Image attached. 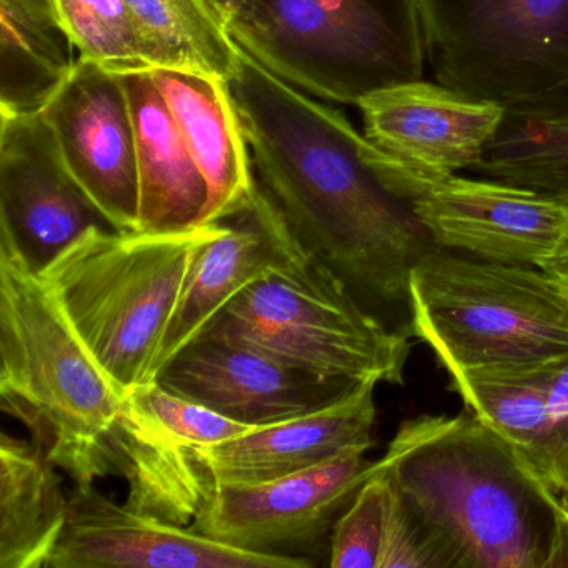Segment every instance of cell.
Instances as JSON below:
<instances>
[{
    "label": "cell",
    "instance_id": "cell-5",
    "mask_svg": "<svg viewBox=\"0 0 568 568\" xmlns=\"http://www.w3.org/2000/svg\"><path fill=\"white\" fill-rule=\"evenodd\" d=\"M410 328L450 375L568 358V294L541 265L432 247L410 275Z\"/></svg>",
    "mask_w": 568,
    "mask_h": 568
},
{
    "label": "cell",
    "instance_id": "cell-9",
    "mask_svg": "<svg viewBox=\"0 0 568 568\" xmlns=\"http://www.w3.org/2000/svg\"><path fill=\"white\" fill-rule=\"evenodd\" d=\"M375 162L438 247L525 265H541L560 248L567 209L558 199L485 178H428L378 148Z\"/></svg>",
    "mask_w": 568,
    "mask_h": 568
},
{
    "label": "cell",
    "instance_id": "cell-15",
    "mask_svg": "<svg viewBox=\"0 0 568 568\" xmlns=\"http://www.w3.org/2000/svg\"><path fill=\"white\" fill-rule=\"evenodd\" d=\"M158 384L224 417L267 427L317 410L351 390L267 352L204 332L159 374Z\"/></svg>",
    "mask_w": 568,
    "mask_h": 568
},
{
    "label": "cell",
    "instance_id": "cell-3",
    "mask_svg": "<svg viewBox=\"0 0 568 568\" xmlns=\"http://www.w3.org/2000/svg\"><path fill=\"white\" fill-rule=\"evenodd\" d=\"M124 398L49 285L0 234V405L74 485L111 475Z\"/></svg>",
    "mask_w": 568,
    "mask_h": 568
},
{
    "label": "cell",
    "instance_id": "cell-28",
    "mask_svg": "<svg viewBox=\"0 0 568 568\" xmlns=\"http://www.w3.org/2000/svg\"><path fill=\"white\" fill-rule=\"evenodd\" d=\"M550 417V481L561 494L568 487V358L557 365L548 381Z\"/></svg>",
    "mask_w": 568,
    "mask_h": 568
},
{
    "label": "cell",
    "instance_id": "cell-6",
    "mask_svg": "<svg viewBox=\"0 0 568 568\" xmlns=\"http://www.w3.org/2000/svg\"><path fill=\"white\" fill-rule=\"evenodd\" d=\"M235 44L298 91L357 105L424 79L418 0H247Z\"/></svg>",
    "mask_w": 568,
    "mask_h": 568
},
{
    "label": "cell",
    "instance_id": "cell-32",
    "mask_svg": "<svg viewBox=\"0 0 568 568\" xmlns=\"http://www.w3.org/2000/svg\"><path fill=\"white\" fill-rule=\"evenodd\" d=\"M560 497H561V504H564V508H565V510H567V514H568V487L565 488L564 491H561Z\"/></svg>",
    "mask_w": 568,
    "mask_h": 568
},
{
    "label": "cell",
    "instance_id": "cell-4",
    "mask_svg": "<svg viewBox=\"0 0 568 568\" xmlns=\"http://www.w3.org/2000/svg\"><path fill=\"white\" fill-rule=\"evenodd\" d=\"M225 225L91 227L39 272L122 398L154 384L152 365L189 274Z\"/></svg>",
    "mask_w": 568,
    "mask_h": 568
},
{
    "label": "cell",
    "instance_id": "cell-13",
    "mask_svg": "<svg viewBox=\"0 0 568 568\" xmlns=\"http://www.w3.org/2000/svg\"><path fill=\"white\" fill-rule=\"evenodd\" d=\"M91 227H109L65 165L41 112L0 114V234L48 267Z\"/></svg>",
    "mask_w": 568,
    "mask_h": 568
},
{
    "label": "cell",
    "instance_id": "cell-20",
    "mask_svg": "<svg viewBox=\"0 0 568 568\" xmlns=\"http://www.w3.org/2000/svg\"><path fill=\"white\" fill-rule=\"evenodd\" d=\"M59 468L38 442L0 435V568H48L69 515Z\"/></svg>",
    "mask_w": 568,
    "mask_h": 568
},
{
    "label": "cell",
    "instance_id": "cell-29",
    "mask_svg": "<svg viewBox=\"0 0 568 568\" xmlns=\"http://www.w3.org/2000/svg\"><path fill=\"white\" fill-rule=\"evenodd\" d=\"M209 4L224 22L229 34H232L242 24L245 12H247V0H209Z\"/></svg>",
    "mask_w": 568,
    "mask_h": 568
},
{
    "label": "cell",
    "instance_id": "cell-7",
    "mask_svg": "<svg viewBox=\"0 0 568 568\" xmlns=\"http://www.w3.org/2000/svg\"><path fill=\"white\" fill-rule=\"evenodd\" d=\"M204 332L348 384L402 385L410 354L407 332L365 311L307 252L291 267L248 285Z\"/></svg>",
    "mask_w": 568,
    "mask_h": 568
},
{
    "label": "cell",
    "instance_id": "cell-16",
    "mask_svg": "<svg viewBox=\"0 0 568 568\" xmlns=\"http://www.w3.org/2000/svg\"><path fill=\"white\" fill-rule=\"evenodd\" d=\"M357 108L375 148L428 178L474 171L505 112L424 79L374 92Z\"/></svg>",
    "mask_w": 568,
    "mask_h": 568
},
{
    "label": "cell",
    "instance_id": "cell-26",
    "mask_svg": "<svg viewBox=\"0 0 568 568\" xmlns=\"http://www.w3.org/2000/svg\"><path fill=\"white\" fill-rule=\"evenodd\" d=\"M385 508L387 477L378 467L335 521L328 550V565L332 568H377L384 538Z\"/></svg>",
    "mask_w": 568,
    "mask_h": 568
},
{
    "label": "cell",
    "instance_id": "cell-21",
    "mask_svg": "<svg viewBox=\"0 0 568 568\" xmlns=\"http://www.w3.org/2000/svg\"><path fill=\"white\" fill-rule=\"evenodd\" d=\"M504 108V119L471 172L568 199V81Z\"/></svg>",
    "mask_w": 568,
    "mask_h": 568
},
{
    "label": "cell",
    "instance_id": "cell-1",
    "mask_svg": "<svg viewBox=\"0 0 568 568\" xmlns=\"http://www.w3.org/2000/svg\"><path fill=\"white\" fill-rule=\"evenodd\" d=\"M229 85L258 184L298 244L365 311L400 331L395 324L410 314L412 271L435 242L412 205L388 187L377 148L344 112L244 51Z\"/></svg>",
    "mask_w": 568,
    "mask_h": 568
},
{
    "label": "cell",
    "instance_id": "cell-30",
    "mask_svg": "<svg viewBox=\"0 0 568 568\" xmlns=\"http://www.w3.org/2000/svg\"><path fill=\"white\" fill-rule=\"evenodd\" d=\"M541 267L550 272L568 294V254L555 255V257L545 261Z\"/></svg>",
    "mask_w": 568,
    "mask_h": 568
},
{
    "label": "cell",
    "instance_id": "cell-23",
    "mask_svg": "<svg viewBox=\"0 0 568 568\" xmlns=\"http://www.w3.org/2000/svg\"><path fill=\"white\" fill-rule=\"evenodd\" d=\"M558 364L450 375L452 388L465 407L500 435L550 487L548 381Z\"/></svg>",
    "mask_w": 568,
    "mask_h": 568
},
{
    "label": "cell",
    "instance_id": "cell-24",
    "mask_svg": "<svg viewBox=\"0 0 568 568\" xmlns=\"http://www.w3.org/2000/svg\"><path fill=\"white\" fill-rule=\"evenodd\" d=\"M145 64L231 81L242 49L209 0H124Z\"/></svg>",
    "mask_w": 568,
    "mask_h": 568
},
{
    "label": "cell",
    "instance_id": "cell-12",
    "mask_svg": "<svg viewBox=\"0 0 568 568\" xmlns=\"http://www.w3.org/2000/svg\"><path fill=\"white\" fill-rule=\"evenodd\" d=\"M41 114L69 171L108 224L141 231L134 121L118 72L79 55Z\"/></svg>",
    "mask_w": 568,
    "mask_h": 568
},
{
    "label": "cell",
    "instance_id": "cell-14",
    "mask_svg": "<svg viewBox=\"0 0 568 568\" xmlns=\"http://www.w3.org/2000/svg\"><path fill=\"white\" fill-rule=\"evenodd\" d=\"M302 558L222 544L185 525L115 504L95 484L74 485L48 568H305Z\"/></svg>",
    "mask_w": 568,
    "mask_h": 568
},
{
    "label": "cell",
    "instance_id": "cell-27",
    "mask_svg": "<svg viewBox=\"0 0 568 568\" xmlns=\"http://www.w3.org/2000/svg\"><path fill=\"white\" fill-rule=\"evenodd\" d=\"M377 568H457L444 538L388 477L384 538Z\"/></svg>",
    "mask_w": 568,
    "mask_h": 568
},
{
    "label": "cell",
    "instance_id": "cell-22",
    "mask_svg": "<svg viewBox=\"0 0 568 568\" xmlns=\"http://www.w3.org/2000/svg\"><path fill=\"white\" fill-rule=\"evenodd\" d=\"M52 0H0V114L41 112L74 65Z\"/></svg>",
    "mask_w": 568,
    "mask_h": 568
},
{
    "label": "cell",
    "instance_id": "cell-25",
    "mask_svg": "<svg viewBox=\"0 0 568 568\" xmlns=\"http://www.w3.org/2000/svg\"><path fill=\"white\" fill-rule=\"evenodd\" d=\"M72 45L82 58L112 69L145 65L124 0H52Z\"/></svg>",
    "mask_w": 568,
    "mask_h": 568
},
{
    "label": "cell",
    "instance_id": "cell-31",
    "mask_svg": "<svg viewBox=\"0 0 568 568\" xmlns=\"http://www.w3.org/2000/svg\"><path fill=\"white\" fill-rule=\"evenodd\" d=\"M565 209H567V227H565L564 239H561L560 248H558L557 255L568 254V199H561Z\"/></svg>",
    "mask_w": 568,
    "mask_h": 568
},
{
    "label": "cell",
    "instance_id": "cell-2",
    "mask_svg": "<svg viewBox=\"0 0 568 568\" xmlns=\"http://www.w3.org/2000/svg\"><path fill=\"white\" fill-rule=\"evenodd\" d=\"M378 462L457 568H561V497L470 410L405 420Z\"/></svg>",
    "mask_w": 568,
    "mask_h": 568
},
{
    "label": "cell",
    "instance_id": "cell-17",
    "mask_svg": "<svg viewBox=\"0 0 568 568\" xmlns=\"http://www.w3.org/2000/svg\"><path fill=\"white\" fill-rule=\"evenodd\" d=\"M202 248L152 365V382L248 285L291 267L304 248L258 184L254 205Z\"/></svg>",
    "mask_w": 568,
    "mask_h": 568
},
{
    "label": "cell",
    "instance_id": "cell-18",
    "mask_svg": "<svg viewBox=\"0 0 568 568\" xmlns=\"http://www.w3.org/2000/svg\"><path fill=\"white\" fill-rule=\"evenodd\" d=\"M185 144L209 185L201 225L221 224L254 205L257 174L227 81L201 72L152 69Z\"/></svg>",
    "mask_w": 568,
    "mask_h": 568
},
{
    "label": "cell",
    "instance_id": "cell-10",
    "mask_svg": "<svg viewBox=\"0 0 568 568\" xmlns=\"http://www.w3.org/2000/svg\"><path fill=\"white\" fill-rule=\"evenodd\" d=\"M375 387V382H362L317 410L222 444L184 448L169 498V518L189 527L212 485L264 484L351 452L365 454L374 444Z\"/></svg>",
    "mask_w": 568,
    "mask_h": 568
},
{
    "label": "cell",
    "instance_id": "cell-19",
    "mask_svg": "<svg viewBox=\"0 0 568 568\" xmlns=\"http://www.w3.org/2000/svg\"><path fill=\"white\" fill-rule=\"evenodd\" d=\"M134 121L141 185V231H182L202 224L209 185L155 84L152 68L114 69Z\"/></svg>",
    "mask_w": 568,
    "mask_h": 568
},
{
    "label": "cell",
    "instance_id": "cell-11",
    "mask_svg": "<svg viewBox=\"0 0 568 568\" xmlns=\"http://www.w3.org/2000/svg\"><path fill=\"white\" fill-rule=\"evenodd\" d=\"M378 470L364 452L255 485H212L189 527L222 544L302 558L331 550L332 530L362 485Z\"/></svg>",
    "mask_w": 568,
    "mask_h": 568
},
{
    "label": "cell",
    "instance_id": "cell-8",
    "mask_svg": "<svg viewBox=\"0 0 568 568\" xmlns=\"http://www.w3.org/2000/svg\"><path fill=\"white\" fill-rule=\"evenodd\" d=\"M438 84L507 105L568 81V0H418Z\"/></svg>",
    "mask_w": 568,
    "mask_h": 568
}]
</instances>
